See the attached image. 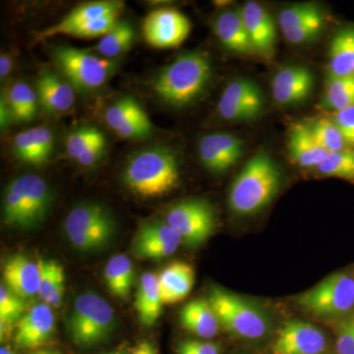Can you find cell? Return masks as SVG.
<instances>
[{
	"instance_id": "obj_1",
	"label": "cell",
	"mask_w": 354,
	"mask_h": 354,
	"mask_svg": "<svg viewBox=\"0 0 354 354\" xmlns=\"http://www.w3.org/2000/svg\"><path fill=\"white\" fill-rule=\"evenodd\" d=\"M212 77L213 64L208 53L188 51L158 72L153 81V91L165 104L183 108L201 97Z\"/></svg>"
},
{
	"instance_id": "obj_2",
	"label": "cell",
	"mask_w": 354,
	"mask_h": 354,
	"mask_svg": "<svg viewBox=\"0 0 354 354\" xmlns=\"http://www.w3.org/2000/svg\"><path fill=\"white\" fill-rule=\"evenodd\" d=\"M283 171L265 151L258 152L235 177L228 194V205L239 216L259 213L271 204L283 184Z\"/></svg>"
},
{
	"instance_id": "obj_3",
	"label": "cell",
	"mask_w": 354,
	"mask_h": 354,
	"mask_svg": "<svg viewBox=\"0 0 354 354\" xmlns=\"http://www.w3.org/2000/svg\"><path fill=\"white\" fill-rule=\"evenodd\" d=\"M179 181L178 162L174 153L162 147L139 151L130 157L123 172V183L145 198L171 192Z\"/></svg>"
},
{
	"instance_id": "obj_4",
	"label": "cell",
	"mask_w": 354,
	"mask_h": 354,
	"mask_svg": "<svg viewBox=\"0 0 354 354\" xmlns=\"http://www.w3.org/2000/svg\"><path fill=\"white\" fill-rule=\"evenodd\" d=\"M51 194L48 183L37 174H25L7 185L3 196V220L18 228L36 227L44 221Z\"/></svg>"
},
{
	"instance_id": "obj_5",
	"label": "cell",
	"mask_w": 354,
	"mask_h": 354,
	"mask_svg": "<svg viewBox=\"0 0 354 354\" xmlns=\"http://www.w3.org/2000/svg\"><path fill=\"white\" fill-rule=\"evenodd\" d=\"M208 301L221 327L235 337L257 341L269 333L271 326L264 312L239 295L216 286L209 291Z\"/></svg>"
},
{
	"instance_id": "obj_6",
	"label": "cell",
	"mask_w": 354,
	"mask_h": 354,
	"mask_svg": "<svg viewBox=\"0 0 354 354\" xmlns=\"http://www.w3.org/2000/svg\"><path fill=\"white\" fill-rule=\"evenodd\" d=\"M53 55L65 80L80 92L99 90L109 82L118 67L116 60L73 46H57Z\"/></svg>"
},
{
	"instance_id": "obj_7",
	"label": "cell",
	"mask_w": 354,
	"mask_h": 354,
	"mask_svg": "<svg viewBox=\"0 0 354 354\" xmlns=\"http://www.w3.org/2000/svg\"><path fill=\"white\" fill-rule=\"evenodd\" d=\"M64 230L70 243L81 252L101 250L111 241L115 230L113 216L95 203L74 207L66 216Z\"/></svg>"
},
{
	"instance_id": "obj_8",
	"label": "cell",
	"mask_w": 354,
	"mask_h": 354,
	"mask_svg": "<svg viewBox=\"0 0 354 354\" xmlns=\"http://www.w3.org/2000/svg\"><path fill=\"white\" fill-rule=\"evenodd\" d=\"M114 326V311L108 301L95 295L84 293L77 297L68 319V330L77 346L99 344L111 334Z\"/></svg>"
},
{
	"instance_id": "obj_9",
	"label": "cell",
	"mask_w": 354,
	"mask_h": 354,
	"mask_svg": "<svg viewBox=\"0 0 354 354\" xmlns=\"http://www.w3.org/2000/svg\"><path fill=\"white\" fill-rule=\"evenodd\" d=\"M295 304L311 315L337 318L348 315L354 309V278L339 272L295 297Z\"/></svg>"
},
{
	"instance_id": "obj_10",
	"label": "cell",
	"mask_w": 354,
	"mask_h": 354,
	"mask_svg": "<svg viewBox=\"0 0 354 354\" xmlns=\"http://www.w3.org/2000/svg\"><path fill=\"white\" fill-rule=\"evenodd\" d=\"M165 221L180 234L183 242L199 246L211 236L216 227V216L205 200H184L167 209Z\"/></svg>"
},
{
	"instance_id": "obj_11",
	"label": "cell",
	"mask_w": 354,
	"mask_h": 354,
	"mask_svg": "<svg viewBox=\"0 0 354 354\" xmlns=\"http://www.w3.org/2000/svg\"><path fill=\"white\" fill-rule=\"evenodd\" d=\"M266 109L262 88L253 80L239 77L223 88L218 104V113L223 120L244 122L258 120Z\"/></svg>"
},
{
	"instance_id": "obj_12",
	"label": "cell",
	"mask_w": 354,
	"mask_h": 354,
	"mask_svg": "<svg viewBox=\"0 0 354 354\" xmlns=\"http://www.w3.org/2000/svg\"><path fill=\"white\" fill-rule=\"evenodd\" d=\"M278 23L288 43L300 46L316 41L325 30V11L313 2L291 4L279 11Z\"/></svg>"
},
{
	"instance_id": "obj_13",
	"label": "cell",
	"mask_w": 354,
	"mask_h": 354,
	"mask_svg": "<svg viewBox=\"0 0 354 354\" xmlns=\"http://www.w3.org/2000/svg\"><path fill=\"white\" fill-rule=\"evenodd\" d=\"M191 31L189 19L174 8H160L147 15L143 34L147 43L158 48L180 46Z\"/></svg>"
},
{
	"instance_id": "obj_14",
	"label": "cell",
	"mask_w": 354,
	"mask_h": 354,
	"mask_svg": "<svg viewBox=\"0 0 354 354\" xmlns=\"http://www.w3.org/2000/svg\"><path fill=\"white\" fill-rule=\"evenodd\" d=\"M106 124L123 139L142 140L153 132L152 121L134 97H122L104 113Z\"/></svg>"
},
{
	"instance_id": "obj_15",
	"label": "cell",
	"mask_w": 354,
	"mask_h": 354,
	"mask_svg": "<svg viewBox=\"0 0 354 354\" xmlns=\"http://www.w3.org/2000/svg\"><path fill=\"white\" fill-rule=\"evenodd\" d=\"M244 153L243 141L230 133H209L200 139L198 153L208 171L223 174L239 162Z\"/></svg>"
},
{
	"instance_id": "obj_16",
	"label": "cell",
	"mask_w": 354,
	"mask_h": 354,
	"mask_svg": "<svg viewBox=\"0 0 354 354\" xmlns=\"http://www.w3.org/2000/svg\"><path fill=\"white\" fill-rule=\"evenodd\" d=\"M181 242L180 234L167 221H146L140 225L132 251L142 259H164L176 252Z\"/></svg>"
},
{
	"instance_id": "obj_17",
	"label": "cell",
	"mask_w": 354,
	"mask_h": 354,
	"mask_svg": "<svg viewBox=\"0 0 354 354\" xmlns=\"http://www.w3.org/2000/svg\"><path fill=\"white\" fill-rule=\"evenodd\" d=\"M327 339L322 330L312 324L291 320L279 330L272 344V354H323Z\"/></svg>"
},
{
	"instance_id": "obj_18",
	"label": "cell",
	"mask_w": 354,
	"mask_h": 354,
	"mask_svg": "<svg viewBox=\"0 0 354 354\" xmlns=\"http://www.w3.org/2000/svg\"><path fill=\"white\" fill-rule=\"evenodd\" d=\"M315 77L304 65H288L279 69L271 83L272 95L279 106L301 104L311 95Z\"/></svg>"
},
{
	"instance_id": "obj_19",
	"label": "cell",
	"mask_w": 354,
	"mask_h": 354,
	"mask_svg": "<svg viewBox=\"0 0 354 354\" xmlns=\"http://www.w3.org/2000/svg\"><path fill=\"white\" fill-rule=\"evenodd\" d=\"M241 10L254 53L271 60L277 46V26L271 13L256 1L246 2Z\"/></svg>"
},
{
	"instance_id": "obj_20",
	"label": "cell",
	"mask_w": 354,
	"mask_h": 354,
	"mask_svg": "<svg viewBox=\"0 0 354 354\" xmlns=\"http://www.w3.org/2000/svg\"><path fill=\"white\" fill-rule=\"evenodd\" d=\"M55 330V317L48 304L34 305L16 326L15 342L19 348L34 349L50 341Z\"/></svg>"
},
{
	"instance_id": "obj_21",
	"label": "cell",
	"mask_w": 354,
	"mask_h": 354,
	"mask_svg": "<svg viewBox=\"0 0 354 354\" xmlns=\"http://www.w3.org/2000/svg\"><path fill=\"white\" fill-rule=\"evenodd\" d=\"M4 285L16 295L26 299L38 295L41 268L28 256L15 254L6 261L2 270Z\"/></svg>"
},
{
	"instance_id": "obj_22",
	"label": "cell",
	"mask_w": 354,
	"mask_h": 354,
	"mask_svg": "<svg viewBox=\"0 0 354 354\" xmlns=\"http://www.w3.org/2000/svg\"><path fill=\"white\" fill-rule=\"evenodd\" d=\"M213 29L225 50L234 55H255L241 9H225L218 13L214 19Z\"/></svg>"
},
{
	"instance_id": "obj_23",
	"label": "cell",
	"mask_w": 354,
	"mask_h": 354,
	"mask_svg": "<svg viewBox=\"0 0 354 354\" xmlns=\"http://www.w3.org/2000/svg\"><path fill=\"white\" fill-rule=\"evenodd\" d=\"M288 152L290 160L304 169H317L329 153L314 138L308 122L295 121L288 132Z\"/></svg>"
},
{
	"instance_id": "obj_24",
	"label": "cell",
	"mask_w": 354,
	"mask_h": 354,
	"mask_svg": "<svg viewBox=\"0 0 354 354\" xmlns=\"http://www.w3.org/2000/svg\"><path fill=\"white\" fill-rule=\"evenodd\" d=\"M123 2L121 1H91L81 4L74 8L71 12L58 22L57 24L51 26L48 29L44 30L39 35V41L57 36V35H67L73 28L85 24L88 21L104 17L109 14L118 13L122 11Z\"/></svg>"
},
{
	"instance_id": "obj_25",
	"label": "cell",
	"mask_w": 354,
	"mask_h": 354,
	"mask_svg": "<svg viewBox=\"0 0 354 354\" xmlns=\"http://www.w3.org/2000/svg\"><path fill=\"white\" fill-rule=\"evenodd\" d=\"M55 146V136L50 128L38 127L18 133L14 138L13 151L18 160L26 164L39 165L48 160Z\"/></svg>"
},
{
	"instance_id": "obj_26",
	"label": "cell",
	"mask_w": 354,
	"mask_h": 354,
	"mask_svg": "<svg viewBox=\"0 0 354 354\" xmlns=\"http://www.w3.org/2000/svg\"><path fill=\"white\" fill-rule=\"evenodd\" d=\"M37 95L39 104L50 113H67L75 102L74 88L64 78L50 71H44L39 75Z\"/></svg>"
},
{
	"instance_id": "obj_27",
	"label": "cell",
	"mask_w": 354,
	"mask_h": 354,
	"mask_svg": "<svg viewBox=\"0 0 354 354\" xmlns=\"http://www.w3.org/2000/svg\"><path fill=\"white\" fill-rule=\"evenodd\" d=\"M194 270L185 262L171 263L158 274L162 304H174L181 301L194 286Z\"/></svg>"
},
{
	"instance_id": "obj_28",
	"label": "cell",
	"mask_w": 354,
	"mask_h": 354,
	"mask_svg": "<svg viewBox=\"0 0 354 354\" xmlns=\"http://www.w3.org/2000/svg\"><path fill=\"white\" fill-rule=\"evenodd\" d=\"M354 75V23L335 32L328 50V76Z\"/></svg>"
},
{
	"instance_id": "obj_29",
	"label": "cell",
	"mask_w": 354,
	"mask_h": 354,
	"mask_svg": "<svg viewBox=\"0 0 354 354\" xmlns=\"http://www.w3.org/2000/svg\"><path fill=\"white\" fill-rule=\"evenodd\" d=\"M180 323L184 329L204 339L215 337L221 328L213 307L206 299L188 302L181 310Z\"/></svg>"
},
{
	"instance_id": "obj_30",
	"label": "cell",
	"mask_w": 354,
	"mask_h": 354,
	"mask_svg": "<svg viewBox=\"0 0 354 354\" xmlns=\"http://www.w3.org/2000/svg\"><path fill=\"white\" fill-rule=\"evenodd\" d=\"M135 309L140 323L145 327H152L160 318L162 310L158 274L145 272L140 279L138 290L135 297Z\"/></svg>"
},
{
	"instance_id": "obj_31",
	"label": "cell",
	"mask_w": 354,
	"mask_h": 354,
	"mask_svg": "<svg viewBox=\"0 0 354 354\" xmlns=\"http://www.w3.org/2000/svg\"><path fill=\"white\" fill-rule=\"evenodd\" d=\"M41 279L38 295L44 304L58 307L64 299L65 272L62 264L55 260H39Z\"/></svg>"
},
{
	"instance_id": "obj_32",
	"label": "cell",
	"mask_w": 354,
	"mask_h": 354,
	"mask_svg": "<svg viewBox=\"0 0 354 354\" xmlns=\"http://www.w3.org/2000/svg\"><path fill=\"white\" fill-rule=\"evenodd\" d=\"M104 277L109 292L120 299H127L134 281L132 261L125 254L113 256L104 268Z\"/></svg>"
},
{
	"instance_id": "obj_33",
	"label": "cell",
	"mask_w": 354,
	"mask_h": 354,
	"mask_svg": "<svg viewBox=\"0 0 354 354\" xmlns=\"http://www.w3.org/2000/svg\"><path fill=\"white\" fill-rule=\"evenodd\" d=\"M13 118L19 122L34 120L38 111V95L29 84L24 81L14 83L4 97Z\"/></svg>"
},
{
	"instance_id": "obj_34",
	"label": "cell",
	"mask_w": 354,
	"mask_h": 354,
	"mask_svg": "<svg viewBox=\"0 0 354 354\" xmlns=\"http://www.w3.org/2000/svg\"><path fill=\"white\" fill-rule=\"evenodd\" d=\"M320 106L332 113L354 106V75L328 76Z\"/></svg>"
},
{
	"instance_id": "obj_35",
	"label": "cell",
	"mask_w": 354,
	"mask_h": 354,
	"mask_svg": "<svg viewBox=\"0 0 354 354\" xmlns=\"http://www.w3.org/2000/svg\"><path fill=\"white\" fill-rule=\"evenodd\" d=\"M134 36V29L130 23L118 22L95 46V53L106 59L115 60L131 48Z\"/></svg>"
},
{
	"instance_id": "obj_36",
	"label": "cell",
	"mask_w": 354,
	"mask_h": 354,
	"mask_svg": "<svg viewBox=\"0 0 354 354\" xmlns=\"http://www.w3.org/2000/svg\"><path fill=\"white\" fill-rule=\"evenodd\" d=\"M25 299L18 297L6 285L0 286V335L3 339L25 315Z\"/></svg>"
},
{
	"instance_id": "obj_37",
	"label": "cell",
	"mask_w": 354,
	"mask_h": 354,
	"mask_svg": "<svg viewBox=\"0 0 354 354\" xmlns=\"http://www.w3.org/2000/svg\"><path fill=\"white\" fill-rule=\"evenodd\" d=\"M308 125L319 145L328 153L339 152L349 148L348 143L332 118H320L309 121Z\"/></svg>"
},
{
	"instance_id": "obj_38",
	"label": "cell",
	"mask_w": 354,
	"mask_h": 354,
	"mask_svg": "<svg viewBox=\"0 0 354 354\" xmlns=\"http://www.w3.org/2000/svg\"><path fill=\"white\" fill-rule=\"evenodd\" d=\"M316 171L320 176L341 178L354 184V149L329 153Z\"/></svg>"
},
{
	"instance_id": "obj_39",
	"label": "cell",
	"mask_w": 354,
	"mask_h": 354,
	"mask_svg": "<svg viewBox=\"0 0 354 354\" xmlns=\"http://www.w3.org/2000/svg\"><path fill=\"white\" fill-rule=\"evenodd\" d=\"M106 140L104 133L95 127L78 128L70 133L65 141L67 155L74 160H78L95 144Z\"/></svg>"
},
{
	"instance_id": "obj_40",
	"label": "cell",
	"mask_w": 354,
	"mask_h": 354,
	"mask_svg": "<svg viewBox=\"0 0 354 354\" xmlns=\"http://www.w3.org/2000/svg\"><path fill=\"white\" fill-rule=\"evenodd\" d=\"M118 16H120V14L113 13L104 16V17L97 18L95 20L88 21L85 24L73 28L67 35L82 39L104 37L118 25Z\"/></svg>"
},
{
	"instance_id": "obj_41",
	"label": "cell",
	"mask_w": 354,
	"mask_h": 354,
	"mask_svg": "<svg viewBox=\"0 0 354 354\" xmlns=\"http://www.w3.org/2000/svg\"><path fill=\"white\" fill-rule=\"evenodd\" d=\"M335 348L337 354H354V312L337 323Z\"/></svg>"
},
{
	"instance_id": "obj_42",
	"label": "cell",
	"mask_w": 354,
	"mask_h": 354,
	"mask_svg": "<svg viewBox=\"0 0 354 354\" xmlns=\"http://www.w3.org/2000/svg\"><path fill=\"white\" fill-rule=\"evenodd\" d=\"M330 118L339 127L349 148L354 149V106L335 111Z\"/></svg>"
},
{
	"instance_id": "obj_43",
	"label": "cell",
	"mask_w": 354,
	"mask_h": 354,
	"mask_svg": "<svg viewBox=\"0 0 354 354\" xmlns=\"http://www.w3.org/2000/svg\"><path fill=\"white\" fill-rule=\"evenodd\" d=\"M177 354H221L218 344L212 342L188 339L181 342L176 348Z\"/></svg>"
},
{
	"instance_id": "obj_44",
	"label": "cell",
	"mask_w": 354,
	"mask_h": 354,
	"mask_svg": "<svg viewBox=\"0 0 354 354\" xmlns=\"http://www.w3.org/2000/svg\"><path fill=\"white\" fill-rule=\"evenodd\" d=\"M106 148V140L95 144L92 148L88 149L87 152L83 153L78 160H76L77 164L80 165L83 167H93L101 160L102 155L104 153Z\"/></svg>"
},
{
	"instance_id": "obj_45",
	"label": "cell",
	"mask_w": 354,
	"mask_h": 354,
	"mask_svg": "<svg viewBox=\"0 0 354 354\" xmlns=\"http://www.w3.org/2000/svg\"><path fill=\"white\" fill-rule=\"evenodd\" d=\"M14 120L10 109L3 97H1V104H0V124L1 129H6L8 127L10 121Z\"/></svg>"
},
{
	"instance_id": "obj_46",
	"label": "cell",
	"mask_w": 354,
	"mask_h": 354,
	"mask_svg": "<svg viewBox=\"0 0 354 354\" xmlns=\"http://www.w3.org/2000/svg\"><path fill=\"white\" fill-rule=\"evenodd\" d=\"M13 68V59L7 53H1L0 57V78L6 79Z\"/></svg>"
},
{
	"instance_id": "obj_47",
	"label": "cell",
	"mask_w": 354,
	"mask_h": 354,
	"mask_svg": "<svg viewBox=\"0 0 354 354\" xmlns=\"http://www.w3.org/2000/svg\"><path fill=\"white\" fill-rule=\"evenodd\" d=\"M131 354H158V351L155 344L146 341L138 344Z\"/></svg>"
},
{
	"instance_id": "obj_48",
	"label": "cell",
	"mask_w": 354,
	"mask_h": 354,
	"mask_svg": "<svg viewBox=\"0 0 354 354\" xmlns=\"http://www.w3.org/2000/svg\"><path fill=\"white\" fill-rule=\"evenodd\" d=\"M31 354H60L57 351H53V349H39Z\"/></svg>"
},
{
	"instance_id": "obj_49",
	"label": "cell",
	"mask_w": 354,
	"mask_h": 354,
	"mask_svg": "<svg viewBox=\"0 0 354 354\" xmlns=\"http://www.w3.org/2000/svg\"><path fill=\"white\" fill-rule=\"evenodd\" d=\"M0 354H13V353L10 349L6 348V346H2V348H0Z\"/></svg>"
},
{
	"instance_id": "obj_50",
	"label": "cell",
	"mask_w": 354,
	"mask_h": 354,
	"mask_svg": "<svg viewBox=\"0 0 354 354\" xmlns=\"http://www.w3.org/2000/svg\"><path fill=\"white\" fill-rule=\"evenodd\" d=\"M106 354H127L124 351H113V353H109Z\"/></svg>"
}]
</instances>
